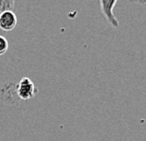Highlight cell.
Instances as JSON below:
<instances>
[{"instance_id":"1","label":"cell","mask_w":146,"mask_h":141,"mask_svg":"<svg viewBox=\"0 0 146 141\" xmlns=\"http://www.w3.org/2000/svg\"><path fill=\"white\" fill-rule=\"evenodd\" d=\"M16 95L19 99L23 101L31 99L36 94V88L34 83L31 81V79L27 77L22 78L18 84L16 85Z\"/></svg>"},{"instance_id":"2","label":"cell","mask_w":146,"mask_h":141,"mask_svg":"<svg viewBox=\"0 0 146 141\" xmlns=\"http://www.w3.org/2000/svg\"><path fill=\"white\" fill-rule=\"evenodd\" d=\"M117 1L118 0H100L102 13H103L104 16L106 17L107 21L110 23V25L115 28H119V21L113 13V9L115 7Z\"/></svg>"},{"instance_id":"3","label":"cell","mask_w":146,"mask_h":141,"mask_svg":"<svg viewBox=\"0 0 146 141\" xmlns=\"http://www.w3.org/2000/svg\"><path fill=\"white\" fill-rule=\"evenodd\" d=\"M17 25V17L13 11H8L0 13V28L4 31H11Z\"/></svg>"},{"instance_id":"4","label":"cell","mask_w":146,"mask_h":141,"mask_svg":"<svg viewBox=\"0 0 146 141\" xmlns=\"http://www.w3.org/2000/svg\"><path fill=\"white\" fill-rule=\"evenodd\" d=\"M15 0H0V13L4 11H13Z\"/></svg>"},{"instance_id":"5","label":"cell","mask_w":146,"mask_h":141,"mask_svg":"<svg viewBox=\"0 0 146 141\" xmlns=\"http://www.w3.org/2000/svg\"><path fill=\"white\" fill-rule=\"evenodd\" d=\"M9 48V42L4 36L0 35V56L4 55L8 51Z\"/></svg>"},{"instance_id":"6","label":"cell","mask_w":146,"mask_h":141,"mask_svg":"<svg viewBox=\"0 0 146 141\" xmlns=\"http://www.w3.org/2000/svg\"><path fill=\"white\" fill-rule=\"evenodd\" d=\"M136 2H139V3H141V4H145L146 3V0H134Z\"/></svg>"}]
</instances>
